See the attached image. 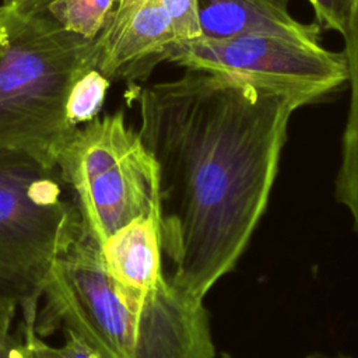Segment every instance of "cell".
I'll return each instance as SVG.
<instances>
[{
    "instance_id": "6da1fadb",
    "label": "cell",
    "mask_w": 358,
    "mask_h": 358,
    "mask_svg": "<svg viewBox=\"0 0 358 358\" xmlns=\"http://www.w3.org/2000/svg\"><path fill=\"white\" fill-rule=\"evenodd\" d=\"M140 136L158 164L169 281L204 299L231 273L266 211L288 124L305 98L234 74L186 70L131 85Z\"/></svg>"
},
{
    "instance_id": "7a4b0ae2",
    "label": "cell",
    "mask_w": 358,
    "mask_h": 358,
    "mask_svg": "<svg viewBox=\"0 0 358 358\" xmlns=\"http://www.w3.org/2000/svg\"><path fill=\"white\" fill-rule=\"evenodd\" d=\"M35 330L67 329L99 358H215L208 312L166 277L140 292L116 284L88 229L59 256L43 288Z\"/></svg>"
},
{
    "instance_id": "3957f363",
    "label": "cell",
    "mask_w": 358,
    "mask_h": 358,
    "mask_svg": "<svg viewBox=\"0 0 358 358\" xmlns=\"http://www.w3.org/2000/svg\"><path fill=\"white\" fill-rule=\"evenodd\" d=\"M52 0H7L0 48V152L20 151L57 165L78 126L67 117L74 81L95 67V39L67 31Z\"/></svg>"
},
{
    "instance_id": "277c9868",
    "label": "cell",
    "mask_w": 358,
    "mask_h": 358,
    "mask_svg": "<svg viewBox=\"0 0 358 358\" xmlns=\"http://www.w3.org/2000/svg\"><path fill=\"white\" fill-rule=\"evenodd\" d=\"M57 168L99 248L131 221L159 215L158 164L122 109L78 126Z\"/></svg>"
},
{
    "instance_id": "5b68a950",
    "label": "cell",
    "mask_w": 358,
    "mask_h": 358,
    "mask_svg": "<svg viewBox=\"0 0 358 358\" xmlns=\"http://www.w3.org/2000/svg\"><path fill=\"white\" fill-rule=\"evenodd\" d=\"M57 165L0 152V271L38 289L77 238L83 220Z\"/></svg>"
},
{
    "instance_id": "8992f818",
    "label": "cell",
    "mask_w": 358,
    "mask_h": 358,
    "mask_svg": "<svg viewBox=\"0 0 358 358\" xmlns=\"http://www.w3.org/2000/svg\"><path fill=\"white\" fill-rule=\"evenodd\" d=\"M161 60L186 70L234 74L309 103L334 92L348 78L343 52L271 34L180 41L169 45L155 63Z\"/></svg>"
},
{
    "instance_id": "52a82bcc",
    "label": "cell",
    "mask_w": 358,
    "mask_h": 358,
    "mask_svg": "<svg viewBox=\"0 0 358 358\" xmlns=\"http://www.w3.org/2000/svg\"><path fill=\"white\" fill-rule=\"evenodd\" d=\"M176 36L161 0H116L95 38V69L108 78L151 66Z\"/></svg>"
},
{
    "instance_id": "ba28073f",
    "label": "cell",
    "mask_w": 358,
    "mask_h": 358,
    "mask_svg": "<svg viewBox=\"0 0 358 358\" xmlns=\"http://www.w3.org/2000/svg\"><path fill=\"white\" fill-rule=\"evenodd\" d=\"M289 4L291 0H199L201 38L271 34L320 43V25L296 20Z\"/></svg>"
},
{
    "instance_id": "9c48e42d",
    "label": "cell",
    "mask_w": 358,
    "mask_h": 358,
    "mask_svg": "<svg viewBox=\"0 0 358 358\" xmlns=\"http://www.w3.org/2000/svg\"><path fill=\"white\" fill-rule=\"evenodd\" d=\"M99 249L108 275L124 288L152 291L168 277L162 268L159 215L131 221L113 232Z\"/></svg>"
},
{
    "instance_id": "30bf717a",
    "label": "cell",
    "mask_w": 358,
    "mask_h": 358,
    "mask_svg": "<svg viewBox=\"0 0 358 358\" xmlns=\"http://www.w3.org/2000/svg\"><path fill=\"white\" fill-rule=\"evenodd\" d=\"M343 55L347 63L350 102L341 137V159L334 179V199L350 213L352 228L358 234V7L345 32L341 35Z\"/></svg>"
},
{
    "instance_id": "8fae6325",
    "label": "cell",
    "mask_w": 358,
    "mask_h": 358,
    "mask_svg": "<svg viewBox=\"0 0 358 358\" xmlns=\"http://www.w3.org/2000/svg\"><path fill=\"white\" fill-rule=\"evenodd\" d=\"M116 0H52L50 10L57 21L74 34L95 39Z\"/></svg>"
},
{
    "instance_id": "7c38bea8",
    "label": "cell",
    "mask_w": 358,
    "mask_h": 358,
    "mask_svg": "<svg viewBox=\"0 0 358 358\" xmlns=\"http://www.w3.org/2000/svg\"><path fill=\"white\" fill-rule=\"evenodd\" d=\"M110 78L95 67L83 73L73 84L67 98V117L80 126L98 116L103 106Z\"/></svg>"
},
{
    "instance_id": "4fadbf2b",
    "label": "cell",
    "mask_w": 358,
    "mask_h": 358,
    "mask_svg": "<svg viewBox=\"0 0 358 358\" xmlns=\"http://www.w3.org/2000/svg\"><path fill=\"white\" fill-rule=\"evenodd\" d=\"M22 319V338L32 350L35 358H99V355L71 330H63L66 343L62 347H52L43 343L41 336L36 333V316H28Z\"/></svg>"
},
{
    "instance_id": "5bb4252c",
    "label": "cell",
    "mask_w": 358,
    "mask_h": 358,
    "mask_svg": "<svg viewBox=\"0 0 358 358\" xmlns=\"http://www.w3.org/2000/svg\"><path fill=\"white\" fill-rule=\"evenodd\" d=\"M166 10L176 42L201 36L199 22V0H161Z\"/></svg>"
},
{
    "instance_id": "9a60e30c",
    "label": "cell",
    "mask_w": 358,
    "mask_h": 358,
    "mask_svg": "<svg viewBox=\"0 0 358 358\" xmlns=\"http://www.w3.org/2000/svg\"><path fill=\"white\" fill-rule=\"evenodd\" d=\"M313 10L315 21L324 31H336L340 36L345 32L358 0H306Z\"/></svg>"
},
{
    "instance_id": "2e32d148",
    "label": "cell",
    "mask_w": 358,
    "mask_h": 358,
    "mask_svg": "<svg viewBox=\"0 0 358 358\" xmlns=\"http://www.w3.org/2000/svg\"><path fill=\"white\" fill-rule=\"evenodd\" d=\"M0 358H35L29 345L15 338L10 331L0 333Z\"/></svg>"
},
{
    "instance_id": "e0dca14e",
    "label": "cell",
    "mask_w": 358,
    "mask_h": 358,
    "mask_svg": "<svg viewBox=\"0 0 358 358\" xmlns=\"http://www.w3.org/2000/svg\"><path fill=\"white\" fill-rule=\"evenodd\" d=\"M8 36V24H7V14H6V8L1 4L0 6V48L6 43Z\"/></svg>"
},
{
    "instance_id": "ac0fdd59",
    "label": "cell",
    "mask_w": 358,
    "mask_h": 358,
    "mask_svg": "<svg viewBox=\"0 0 358 358\" xmlns=\"http://www.w3.org/2000/svg\"><path fill=\"white\" fill-rule=\"evenodd\" d=\"M305 358H352L348 354L344 352H322V351H316V352H310L308 354Z\"/></svg>"
},
{
    "instance_id": "d6986e66",
    "label": "cell",
    "mask_w": 358,
    "mask_h": 358,
    "mask_svg": "<svg viewBox=\"0 0 358 358\" xmlns=\"http://www.w3.org/2000/svg\"><path fill=\"white\" fill-rule=\"evenodd\" d=\"M4 1H7V0H4Z\"/></svg>"
}]
</instances>
